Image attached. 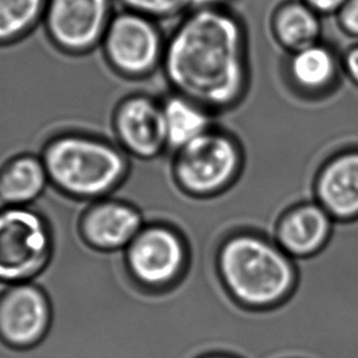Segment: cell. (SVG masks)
I'll return each mask as SVG.
<instances>
[{
  "label": "cell",
  "instance_id": "obj_13",
  "mask_svg": "<svg viewBox=\"0 0 358 358\" xmlns=\"http://www.w3.org/2000/svg\"><path fill=\"white\" fill-rule=\"evenodd\" d=\"M341 74V55L323 41L289 53L285 63V76L291 89L307 99L331 94Z\"/></svg>",
  "mask_w": 358,
  "mask_h": 358
},
{
  "label": "cell",
  "instance_id": "obj_10",
  "mask_svg": "<svg viewBox=\"0 0 358 358\" xmlns=\"http://www.w3.org/2000/svg\"><path fill=\"white\" fill-rule=\"evenodd\" d=\"M52 323V307L37 284L8 287L0 297V336L15 348H31L43 340Z\"/></svg>",
  "mask_w": 358,
  "mask_h": 358
},
{
  "label": "cell",
  "instance_id": "obj_17",
  "mask_svg": "<svg viewBox=\"0 0 358 358\" xmlns=\"http://www.w3.org/2000/svg\"><path fill=\"white\" fill-rule=\"evenodd\" d=\"M50 177L42 157L19 155L0 171V201L8 206H26L45 194Z\"/></svg>",
  "mask_w": 358,
  "mask_h": 358
},
{
  "label": "cell",
  "instance_id": "obj_9",
  "mask_svg": "<svg viewBox=\"0 0 358 358\" xmlns=\"http://www.w3.org/2000/svg\"><path fill=\"white\" fill-rule=\"evenodd\" d=\"M112 127L120 149L135 159L154 161L169 151L161 101L151 96L134 94L120 101Z\"/></svg>",
  "mask_w": 358,
  "mask_h": 358
},
{
  "label": "cell",
  "instance_id": "obj_2",
  "mask_svg": "<svg viewBox=\"0 0 358 358\" xmlns=\"http://www.w3.org/2000/svg\"><path fill=\"white\" fill-rule=\"evenodd\" d=\"M219 270L234 299L253 308L280 303L296 284V268L289 254L250 232H238L224 241L219 252Z\"/></svg>",
  "mask_w": 358,
  "mask_h": 358
},
{
  "label": "cell",
  "instance_id": "obj_25",
  "mask_svg": "<svg viewBox=\"0 0 358 358\" xmlns=\"http://www.w3.org/2000/svg\"><path fill=\"white\" fill-rule=\"evenodd\" d=\"M229 1L231 0H187L188 11L226 8V6H229Z\"/></svg>",
  "mask_w": 358,
  "mask_h": 358
},
{
  "label": "cell",
  "instance_id": "obj_18",
  "mask_svg": "<svg viewBox=\"0 0 358 358\" xmlns=\"http://www.w3.org/2000/svg\"><path fill=\"white\" fill-rule=\"evenodd\" d=\"M48 0H0V45L20 40L43 21Z\"/></svg>",
  "mask_w": 358,
  "mask_h": 358
},
{
  "label": "cell",
  "instance_id": "obj_7",
  "mask_svg": "<svg viewBox=\"0 0 358 358\" xmlns=\"http://www.w3.org/2000/svg\"><path fill=\"white\" fill-rule=\"evenodd\" d=\"M187 257L185 239L167 224H145L125 249L130 274L149 289H164L177 281Z\"/></svg>",
  "mask_w": 358,
  "mask_h": 358
},
{
  "label": "cell",
  "instance_id": "obj_26",
  "mask_svg": "<svg viewBox=\"0 0 358 358\" xmlns=\"http://www.w3.org/2000/svg\"><path fill=\"white\" fill-rule=\"evenodd\" d=\"M204 358H234L229 357V356H224V355H214V356H208V357Z\"/></svg>",
  "mask_w": 358,
  "mask_h": 358
},
{
  "label": "cell",
  "instance_id": "obj_8",
  "mask_svg": "<svg viewBox=\"0 0 358 358\" xmlns=\"http://www.w3.org/2000/svg\"><path fill=\"white\" fill-rule=\"evenodd\" d=\"M112 16L110 0H48L43 22L55 47L84 55L101 45Z\"/></svg>",
  "mask_w": 358,
  "mask_h": 358
},
{
  "label": "cell",
  "instance_id": "obj_3",
  "mask_svg": "<svg viewBox=\"0 0 358 358\" xmlns=\"http://www.w3.org/2000/svg\"><path fill=\"white\" fill-rule=\"evenodd\" d=\"M41 157L50 183L73 199H95L108 194L129 173L128 155L123 150L83 133L52 138Z\"/></svg>",
  "mask_w": 358,
  "mask_h": 358
},
{
  "label": "cell",
  "instance_id": "obj_24",
  "mask_svg": "<svg viewBox=\"0 0 358 358\" xmlns=\"http://www.w3.org/2000/svg\"><path fill=\"white\" fill-rule=\"evenodd\" d=\"M303 1L318 15L325 17V16L336 15L348 0H303Z\"/></svg>",
  "mask_w": 358,
  "mask_h": 358
},
{
  "label": "cell",
  "instance_id": "obj_20",
  "mask_svg": "<svg viewBox=\"0 0 358 358\" xmlns=\"http://www.w3.org/2000/svg\"><path fill=\"white\" fill-rule=\"evenodd\" d=\"M123 10L133 11L157 21L171 20L188 13L187 0H118Z\"/></svg>",
  "mask_w": 358,
  "mask_h": 358
},
{
  "label": "cell",
  "instance_id": "obj_5",
  "mask_svg": "<svg viewBox=\"0 0 358 358\" xmlns=\"http://www.w3.org/2000/svg\"><path fill=\"white\" fill-rule=\"evenodd\" d=\"M53 239L38 211L8 206L0 211V282L24 284L38 278L50 264Z\"/></svg>",
  "mask_w": 358,
  "mask_h": 358
},
{
  "label": "cell",
  "instance_id": "obj_4",
  "mask_svg": "<svg viewBox=\"0 0 358 358\" xmlns=\"http://www.w3.org/2000/svg\"><path fill=\"white\" fill-rule=\"evenodd\" d=\"M169 172L176 183L195 196L219 194L242 176L247 155L241 140L217 125L172 152Z\"/></svg>",
  "mask_w": 358,
  "mask_h": 358
},
{
  "label": "cell",
  "instance_id": "obj_23",
  "mask_svg": "<svg viewBox=\"0 0 358 358\" xmlns=\"http://www.w3.org/2000/svg\"><path fill=\"white\" fill-rule=\"evenodd\" d=\"M341 68L343 74L358 87V43L351 45L341 55Z\"/></svg>",
  "mask_w": 358,
  "mask_h": 358
},
{
  "label": "cell",
  "instance_id": "obj_16",
  "mask_svg": "<svg viewBox=\"0 0 358 358\" xmlns=\"http://www.w3.org/2000/svg\"><path fill=\"white\" fill-rule=\"evenodd\" d=\"M161 110L166 144L171 152L182 149L215 125L216 115L195 101L172 91L161 100Z\"/></svg>",
  "mask_w": 358,
  "mask_h": 358
},
{
  "label": "cell",
  "instance_id": "obj_21",
  "mask_svg": "<svg viewBox=\"0 0 358 358\" xmlns=\"http://www.w3.org/2000/svg\"><path fill=\"white\" fill-rule=\"evenodd\" d=\"M221 193H226V194L231 195L234 199L237 200L239 204L242 205L244 209L247 210L249 214H250L252 219H253L254 224V232H250V234H259L260 232H262V231H263V224H262V215L259 214L258 210L255 209L253 205H252V203H249L248 200L245 199L243 195L241 194V193H238L237 190L232 189V188H229V189L224 190V192H221ZM185 194H188V193H185V190H178V192H176V193H173V194L171 195L169 198H167V199L164 200V203L159 205V208L156 209L154 216H152V220H154L155 224H161V221H159V215H161V213H162V211H164V210L166 209V208H167V206H169L171 203H173L174 200L178 199L179 196H182V195Z\"/></svg>",
  "mask_w": 358,
  "mask_h": 358
},
{
  "label": "cell",
  "instance_id": "obj_12",
  "mask_svg": "<svg viewBox=\"0 0 358 358\" xmlns=\"http://www.w3.org/2000/svg\"><path fill=\"white\" fill-rule=\"evenodd\" d=\"M144 227L139 210L120 200H106L90 206L80 222L81 234L91 247L110 252L128 248Z\"/></svg>",
  "mask_w": 358,
  "mask_h": 358
},
{
  "label": "cell",
  "instance_id": "obj_11",
  "mask_svg": "<svg viewBox=\"0 0 358 358\" xmlns=\"http://www.w3.org/2000/svg\"><path fill=\"white\" fill-rule=\"evenodd\" d=\"M317 201L335 220L358 216V146L335 151L319 164Z\"/></svg>",
  "mask_w": 358,
  "mask_h": 358
},
{
  "label": "cell",
  "instance_id": "obj_22",
  "mask_svg": "<svg viewBox=\"0 0 358 358\" xmlns=\"http://www.w3.org/2000/svg\"><path fill=\"white\" fill-rule=\"evenodd\" d=\"M335 17L345 35L358 40V0H348Z\"/></svg>",
  "mask_w": 358,
  "mask_h": 358
},
{
  "label": "cell",
  "instance_id": "obj_6",
  "mask_svg": "<svg viewBox=\"0 0 358 358\" xmlns=\"http://www.w3.org/2000/svg\"><path fill=\"white\" fill-rule=\"evenodd\" d=\"M166 40L157 21L123 10L112 16L101 45L117 74L144 79L161 69Z\"/></svg>",
  "mask_w": 358,
  "mask_h": 358
},
{
  "label": "cell",
  "instance_id": "obj_19",
  "mask_svg": "<svg viewBox=\"0 0 358 358\" xmlns=\"http://www.w3.org/2000/svg\"><path fill=\"white\" fill-rule=\"evenodd\" d=\"M229 188L237 190L238 193L243 195L244 198L248 200L249 203H252V205H253L255 209L258 210L259 214L262 215L263 231L259 234V236H263L264 238L268 239V241H275V239H276V234H278L280 220L281 219H280L279 215L275 213L273 206L268 204V201L264 199L263 196L259 194V193H257L255 190L247 189L245 183L241 182V180H237L234 185H229ZM229 188H227V189H229ZM178 190L183 189H182L178 185L173 183V185L167 187V189H166L164 194L155 196L154 199L151 200L144 209L145 224H155L152 216H154L156 209L159 208V205L164 203V200L169 198V196L173 194V193H176V192H178ZM185 193H187V192H185Z\"/></svg>",
  "mask_w": 358,
  "mask_h": 358
},
{
  "label": "cell",
  "instance_id": "obj_15",
  "mask_svg": "<svg viewBox=\"0 0 358 358\" xmlns=\"http://www.w3.org/2000/svg\"><path fill=\"white\" fill-rule=\"evenodd\" d=\"M270 29L276 43L287 53L318 43L323 35L322 16L303 0H286L276 6Z\"/></svg>",
  "mask_w": 358,
  "mask_h": 358
},
{
  "label": "cell",
  "instance_id": "obj_1",
  "mask_svg": "<svg viewBox=\"0 0 358 358\" xmlns=\"http://www.w3.org/2000/svg\"><path fill=\"white\" fill-rule=\"evenodd\" d=\"M161 70L172 92L213 115L236 110L252 81L243 19L229 6L185 13L166 40Z\"/></svg>",
  "mask_w": 358,
  "mask_h": 358
},
{
  "label": "cell",
  "instance_id": "obj_14",
  "mask_svg": "<svg viewBox=\"0 0 358 358\" xmlns=\"http://www.w3.org/2000/svg\"><path fill=\"white\" fill-rule=\"evenodd\" d=\"M333 220L318 201L299 205L281 220L276 243L289 257L313 255L327 243Z\"/></svg>",
  "mask_w": 358,
  "mask_h": 358
}]
</instances>
